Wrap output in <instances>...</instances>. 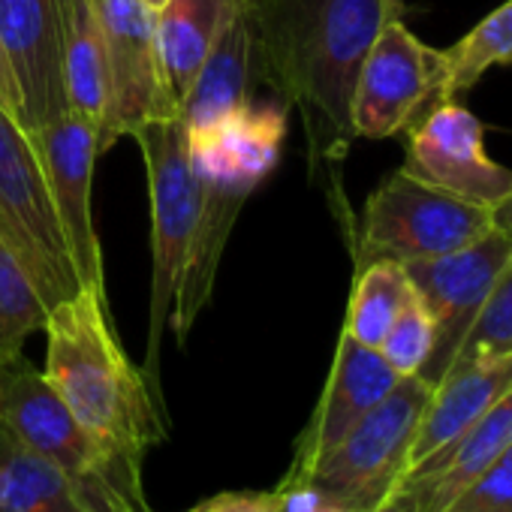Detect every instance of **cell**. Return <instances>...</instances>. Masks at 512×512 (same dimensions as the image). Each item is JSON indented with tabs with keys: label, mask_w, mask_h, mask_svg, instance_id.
Instances as JSON below:
<instances>
[{
	"label": "cell",
	"mask_w": 512,
	"mask_h": 512,
	"mask_svg": "<svg viewBox=\"0 0 512 512\" xmlns=\"http://www.w3.org/2000/svg\"><path fill=\"white\" fill-rule=\"evenodd\" d=\"M0 428L55 464L79 491L85 512H154L142 470L109 458L25 356L0 371Z\"/></svg>",
	"instance_id": "cell-3"
},
{
	"label": "cell",
	"mask_w": 512,
	"mask_h": 512,
	"mask_svg": "<svg viewBox=\"0 0 512 512\" xmlns=\"http://www.w3.org/2000/svg\"><path fill=\"white\" fill-rule=\"evenodd\" d=\"M503 353H512V256L503 266L500 278L494 281L491 296L479 311L473 329L467 332L452 368L488 356H503Z\"/></svg>",
	"instance_id": "cell-26"
},
{
	"label": "cell",
	"mask_w": 512,
	"mask_h": 512,
	"mask_svg": "<svg viewBox=\"0 0 512 512\" xmlns=\"http://www.w3.org/2000/svg\"><path fill=\"white\" fill-rule=\"evenodd\" d=\"M446 49L422 43L401 19H389L368 49L356 94V139H389L407 133L443 100Z\"/></svg>",
	"instance_id": "cell-8"
},
{
	"label": "cell",
	"mask_w": 512,
	"mask_h": 512,
	"mask_svg": "<svg viewBox=\"0 0 512 512\" xmlns=\"http://www.w3.org/2000/svg\"><path fill=\"white\" fill-rule=\"evenodd\" d=\"M145 4H151V7H154V10H157V7H160V4H163V0H145Z\"/></svg>",
	"instance_id": "cell-34"
},
{
	"label": "cell",
	"mask_w": 512,
	"mask_h": 512,
	"mask_svg": "<svg viewBox=\"0 0 512 512\" xmlns=\"http://www.w3.org/2000/svg\"><path fill=\"white\" fill-rule=\"evenodd\" d=\"M0 109L13 115L25 127V100H22V88H19L13 61L4 49V40H0Z\"/></svg>",
	"instance_id": "cell-30"
},
{
	"label": "cell",
	"mask_w": 512,
	"mask_h": 512,
	"mask_svg": "<svg viewBox=\"0 0 512 512\" xmlns=\"http://www.w3.org/2000/svg\"><path fill=\"white\" fill-rule=\"evenodd\" d=\"M28 136L43 163L52 205L64 229L79 284L106 290L103 250H100L97 229H94V208H91L94 163L100 157L97 130L76 112L64 109L46 124L28 130Z\"/></svg>",
	"instance_id": "cell-11"
},
{
	"label": "cell",
	"mask_w": 512,
	"mask_h": 512,
	"mask_svg": "<svg viewBox=\"0 0 512 512\" xmlns=\"http://www.w3.org/2000/svg\"><path fill=\"white\" fill-rule=\"evenodd\" d=\"M509 389H512V353L449 368L443 380L434 386L428 407L419 419L413 452H410V467L431 458L458 434H464Z\"/></svg>",
	"instance_id": "cell-17"
},
{
	"label": "cell",
	"mask_w": 512,
	"mask_h": 512,
	"mask_svg": "<svg viewBox=\"0 0 512 512\" xmlns=\"http://www.w3.org/2000/svg\"><path fill=\"white\" fill-rule=\"evenodd\" d=\"M506 64H512V58H509V61H506Z\"/></svg>",
	"instance_id": "cell-35"
},
{
	"label": "cell",
	"mask_w": 512,
	"mask_h": 512,
	"mask_svg": "<svg viewBox=\"0 0 512 512\" xmlns=\"http://www.w3.org/2000/svg\"><path fill=\"white\" fill-rule=\"evenodd\" d=\"M187 512H281V491H220Z\"/></svg>",
	"instance_id": "cell-28"
},
{
	"label": "cell",
	"mask_w": 512,
	"mask_h": 512,
	"mask_svg": "<svg viewBox=\"0 0 512 512\" xmlns=\"http://www.w3.org/2000/svg\"><path fill=\"white\" fill-rule=\"evenodd\" d=\"M133 139L142 148L151 190V311L148 356L142 371L157 389L160 341L172 317L175 293L199 217V181L190 166L187 130L178 118L154 121L133 133Z\"/></svg>",
	"instance_id": "cell-5"
},
{
	"label": "cell",
	"mask_w": 512,
	"mask_h": 512,
	"mask_svg": "<svg viewBox=\"0 0 512 512\" xmlns=\"http://www.w3.org/2000/svg\"><path fill=\"white\" fill-rule=\"evenodd\" d=\"M491 229L488 208L434 187L401 166L365 202L356 235V269L377 260L398 266L434 260L485 238Z\"/></svg>",
	"instance_id": "cell-4"
},
{
	"label": "cell",
	"mask_w": 512,
	"mask_h": 512,
	"mask_svg": "<svg viewBox=\"0 0 512 512\" xmlns=\"http://www.w3.org/2000/svg\"><path fill=\"white\" fill-rule=\"evenodd\" d=\"M365 512H413V506L395 494V497H389L386 503H380V506H374V509H365Z\"/></svg>",
	"instance_id": "cell-32"
},
{
	"label": "cell",
	"mask_w": 512,
	"mask_h": 512,
	"mask_svg": "<svg viewBox=\"0 0 512 512\" xmlns=\"http://www.w3.org/2000/svg\"><path fill=\"white\" fill-rule=\"evenodd\" d=\"M94 10L106 37L109 67V112L100 130V154H106L121 136L178 118V109L163 79L157 10L145 0H94Z\"/></svg>",
	"instance_id": "cell-9"
},
{
	"label": "cell",
	"mask_w": 512,
	"mask_h": 512,
	"mask_svg": "<svg viewBox=\"0 0 512 512\" xmlns=\"http://www.w3.org/2000/svg\"><path fill=\"white\" fill-rule=\"evenodd\" d=\"M253 76L302 121L311 169L344 163L362 61L392 19L386 0H241Z\"/></svg>",
	"instance_id": "cell-1"
},
{
	"label": "cell",
	"mask_w": 512,
	"mask_h": 512,
	"mask_svg": "<svg viewBox=\"0 0 512 512\" xmlns=\"http://www.w3.org/2000/svg\"><path fill=\"white\" fill-rule=\"evenodd\" d=\"M512 58V0L488 13L467 37L446 49V85L443 100L452 103L458 94L470 91L485 70L506 64Z\"/></svg>",
	"instance_id": "cell-24"
},
{
	"label": "cell",
	"mask_w": 512,
	"mask_h": 512,
	"mask_svg": "<svg viewBox=\"0 0 512 512\" xmlns=\"http://www.w3.org/2000/svg\"><path fill=\"white\" fill-rule=\"evenodd\" d=\"M404 169L488 211L512 193V169L488 157L482 121L458 103L434 106L407 130Z\"/></svg>",
	"instance_id": "cell-12"
},
{
	"label": "cell",
	"mask_w": 512,
	"mask_h": 512,
	"mask_svg": "<svg viewBox=\"0 0 512 512\" xmlns=\"http://www.w3.org/2000/svg\"><path fill=\"white\" fill-rule=\"evenodd\" d=\"M287 142V109L272 103H244L205 133L187 136L196 178L253 190L278 166Z\"/></svg>",
	"instance_id": "cell-15"
},
{
	"label": "cell",
	"mask_w": 512,
	"mask_h": 512,
	"mask_svg": "<svg viewBox=\"0 0 512 512\" xmlns=\"http://www.w3.org/2000/svg\"><path fill=\"white\" fill-rule=\"evenodd\" d=\"M0 232L16 247L49 311L79 293L49 181L28 130L0 109Z\"/></svg>",
	"instance_id": "cell-7"
},
{
	"label": "cell",
	"mask_w": 512,
	"mask_h": 512,
	"mask_svg": "<svg viewBox=\"0 0 512 512\" xmlns=\"http://www.w3.org/2000/svg\"><path fill=\"white\" fill-rule=\"evenodd\" d=\"M67 0H0V40L13 61L25 130H34L67 109L61 49Z\"/></svg>",
	"instance_id": "cell-14"
},
{
	"label": "cell",
	"mask_w": 512,
	"mask_h": 512,
	"mask_svg": "<svg viewBox=\"0 0 512 512\" xmlns=\"http://www.w3.org/2000/svg\"><path fill=\"white\" fill-rule=\"evenodd\" d=\"M491 220H494V229H500L512 244V193L497 208H491Z\"/></svg>",
	"instance_id": "cell-31"
},
{
	"label": "cell",
	"mask_w": 512,
	"mask_h": 512,
	"mask_svg": "<svg viewBox=\"0 0 512 512\" xmlns=\"http://www.w3.org/2000/svg\"><path fill=\"white\" fill-rule=\"evenodd\" d=\"M512 256V244L500 229H491L485 238L434 256V260H419V263H407L404 272L416 290V296L422 299V305L428 308L431 320H434V353L428 359V365L422 368V380L437 386L443 380V374L452 368L467 332L473 329L479 311L485 308L494 281L500 278L503 266Z\"/></svg>",
	"instance_id": "cell-10"
},
{
	"label": "cell",
	"mask_w": 512,
	"mask_h": 512,
	"mask_svg": "<svg viewBox=\"0 0 512 512\" xmlns=\"http://www.w3.org/2000/svg\"><path fill=\"white\" fill-rule=\"evenodd\" d=\"M413 293L416 290H413L404 266H398V263L377 260V263L356 269L344 332L353 341L377 350L380 341L386 338L389 326L395 323V317L401 314V308L410 302Z\"/></svg>",
	"instance_id": "cell-22"
},
{
	"label": "cell",
	"mask_w": 512,
	"mask_h": 512,
	"mask_svg": "<svg viewBox=\"0 0 512 512\" xmlns=\"http://www.w3.org/2000/svg\"><path fill=\"white\" fill-rule=\"evenodd\" d=\"M238 10L241 0H163L157 7V49L175 109Z\"/></svg>",
	"instance_id": "cell-18"
},
{
	"label": "cell",
	"mask_w": 512,
	"mask_h": 512,
	"mask_svg": "<svg viewBox=\"0 0 512 512\" xmlns=\"http://www.w3.org/2000/svg\"><path fill=\"white\" fill-rule=\"evenodd\" d=\"M46 380L109 458L142 470L169 437L160 395L124 353L103 287H79L46 317Z\"/></svg>",
	"instance_id": "cell-2"
},
{
	"label": "cell",
	"mask_w": 512,
	"mask_h": 512,
	"mask_svg": "<svg viewBox=\"0 0 512 512\" xmlns=\"http://www.w3.org/2000/svg\"><path fill=\"white\" fill-rule=\"evenodd\" d=\"M398 380L401 377L389 368L380 350L365 347L341 332L326 389L314 407L311 422L296 440L293 464L281 482L302 479L317 458H323L365 413H371L398 386Z\"/></svg>",
	"instance_id": "cell-13"
},
{
	"label": "cell",
	"mask_w": 512,
	"mask_h": 512,
	"mask_svg": "<svg viewBox=\"0 0 512 512\" xmlns=\"http://www.w3.org/2000/svg\"><path fill=\"white\" fill-rule=\"evenodd\" d=\"M61 76H64L67 109L85 118L100 139L109 112V67H106V37L94 10V0H67Z\"/></svg>",
	"instance_id": "cell-20"
},
{
	"label": "cell",
	"mask_w": 512,
	"mask_h": 512,
	"mask_svg": "<svg viewBox=\"0 0 512 512\" xmlns=\"http://www.w3.org/2000/svg\"><path fill=\"white\" fill-rule=\"evenodd\" d=\"M281 512H347L311 482H281Z\"/></svg>",
	"instance_id": "cell-29"
},
{
	"label": "cell",
	"mask_w": 512,
	"mask_h": 512,
	"mask_svg": "<svg viewBox=\"0 0 512 512\" xmlns=\"http://www.w3.org/2000/svg\"><path fill=\"white\" fill-rule=\"evenodd\" d=\"M250 79H253L250 31L238 10V16L229 22V28L205 58L196 82L190 85L187 97L178 106V121L184 124L187 136L211 130L238 106H244Z\"/></svg>",
	"instance_id": "cell-19"
},
{
	"label": "cell",
	"mask_w": 512,
	"mask_h": 512,
	"mask_svg": "<svg viewBox=\"0 0 512 512\" xmlns=\"http://www.w3.org/2000/svg\"><path fill=\"white\" fill-rule=\"evenodd\" d=\"M431 392L434 386L422 377H401L398 386L296 482L317 485L347 512L386 503L410 470L413 437Z\"/></svg>",
	"instance_id": "cell-6"
},
{
	"label": "cell",
	"mask_w": 512,
	"mask_h": 512,
	"mask_svg": "<svg viewBox=\"0 0 512 512\" xmlns=\"http://www.w3.org/2000/svg\"><path fill=\"white\" fill-rule=\"evenodd\" d=\"M443 512H512V446L479 473Z\"/></svg>",
	"instance_id": "cell-27"
},
{
	"label": "cell",
	"mask_w": 512,
	"mask_h": 512,
	"mask_svg": "<svg viewBox=\"0 0 512 512\" xmlns=\"http://www.w3.org/2000/svg\"><path fill=\"white\" fill-rule=\"evenodd\" d=\"M434 341H437L434 320L422 305V299L413 293L377 350L398 377H419L434 353Z\"/></svg>",
	"instance_id": "cell-25"
},
{
	"label": "cell",
	"mask_w": 512,
	"mask_h": 512,
	"mask_svg": "<svg viewBox=\"0 0 512 512\" xmlns=\"http://www.w3.org/2000/svg\"><path fill=\"white\" fill-rule=\"evenodd\" d=\"M386 10H389L392 19H401V13H404V0H386Z\"/></svg>",
	"instance_id": "cell-33"
},
{
	"label": "cell",
	"mask_w": 512,
	"mask_h": 512,
	"mask_svg": "<svg viewBox=\"0 0 512 512\" xmlns=\"http://www.w3.org/2000/svg\"><path fill=\"white\" fill-rule=\"evenodd\" d=\"M0 512H85L73 482L0 428Z\"/></svg>",
	"instance_id": "cell-21"
},
{
	"label": "cell",
	"mask_w": 512,
	"mask_h": 512,
	"mask_svg": "<svg viewBox=\"0 0 512 512\" xmlns=\"http://www.w3.org/2000/svg\"><path fill=\"white\" fill-rule=\"evenodd\" d=\"M49 305L28 275L22 256L0 232V371L25 356V341L43 332Z\"/></svg>",
	"instance_id": "cell-23"
},
{
	"label": "cell",
	"mask_w": 512,
	"mask_h": 512,
	"mask_svg": "<svg viewBox=\"0 0 512 512\" xmlns=\"http://www.w3.org/2000/svg\"><path fill=\"white\" fill-rule=\"evenodd\" d=\"M512 446V389L485 410L464 434L431 458L413 464L395 491L413 512H443L479 473Z\"/></svg>",
	"instance_id": "cell-16"
}]
</instances>
